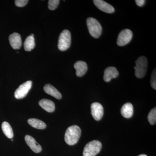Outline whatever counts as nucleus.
Listing matches in <instances>:
<instances>
[{
  "label": "nucleus",
  "mask_w": 156,
  "mask_h": 156,
  "mask_svg": "<svg viewBox=\"0 0 156 156\" xmlns=\"http://www.w3.org/2000/svg\"><path fill=\"white\" fill-rule=\"evenodd\" d=\"M81 134L80 128L77 126H70L65 134V140L68 145H73L79 141Z\"/></svg>",
  "instance_id": "obj_1"
},
{
  "label": "nucleus",
  "mask_w": 156,
  "mask_h": 156,
  "mask_svg": "<svg viewBox=\"0 0 156 156\" xmlns=\"http://www.w3.org/2000/svg\"><path fill=\"white\" fill-rule=\"evenodd\" d=\"M134 66L135 75L137 78H143L146 74L148 67L147 58L144 56H141L137 58L135 62Z\"/></svg>",
  "instance_id": "obj_2"
},
{
  "label": "nucleus",
  "mask_w": 156,
  "mask_h": 156,
  "mask_svg": "<svg viewBox=\"0 0 156 156\" xmlns=\"http://www.w3.org/2000/svg\"><path fill=\"white\" fill-rule=\"evenodd\" d=\"M87 25L90 35L95 38L100 36L102 33V27L99 22L93 17H89L87 19Z\"/></svg>",
  "instance_id": "obj_3"
},
{
  "label": "nucleus",
  "mask_w": 156,
  "mask_h": 156,
  "mask_svg": "<svg viewBox=\"0 0 156 156\" xmlns=\"http://www.w3.org/2000/svg\"><path fill=\"white\" fill-rule=\"evenodd\" d=\"M102 148V144L97 140H92L88 143L84 147L83 156H95L98 154Z\"/></svg>",
  "instance_id": "obj_4"
},
{
  "label": "nucleus",
  "mask_w": 156,
  "mask_h": 156,
  "mask_svg": "<svg viewBox=\"0 0 156 156\" xmlns=\"http://www.w3.org/2000/svg\"><path fill=\"white\" fill-rule=\"evenodd\" d=\"M71 43L70 32L67 30L62 32L58 38V48L60 51H65L69 48Z\"/></svg>",
  "instance_id": "obj_5"
},
{
  "label": "nucleus",
  "mask_w": 156,
  "mask_h": 156,
  "mask_svg": "<svg viewBox=\"0 0 156 156\" xmlns=\"http://www.w3.org/2000/svg\"><path fill=\"white\" fill-rule=\"evenodd\" d=\"M133 37V33L128 29L121 31L117 39V44L119 46H124L131 41Z\"/></svg>",
  "instance_id": "obj_6"
},
{
  "label": "nucleus",
  "mask_w": 156,
  "mask_h": 156,
  "mask_svg": "<svg viewBox=\"0 0 156 156\" xmlns=\"http://www.w3.org/2000/svg\"><path fill=\"white\" fill-rule=\"evenodd\" d=\"M32 85L31 81H27L21 84L15 91L14 96L17 99H21L26 96L29 91L30 90Z\"/></svg>",
  "instance_id": "obj_7"
},
{
  "label": "nucleus",
  "mask_w": 156,
  "mask_h": 156,
  "mask_svg": "<svg viewBox=\"0 0 156 156\" xmlns=\"http://www.w3.org/2000/svg\"><path fill=\"white\" fill-rule=\"evenodd\" d=\"M91 114L94 119L99 121L102 119L104 115V108L102 105L98 102H94L91 106Z\"/></svg>",
  "instance_id": "obj_8"
},
{
  "label": "nucleus",
  "mask_w": 156,
  "mask_h": 156,
  "mask_svg": "<svg viewBox=\"0 0 156 156\" xmlns=\"http://www.w3.org/2000/svg\"><path fill=\"white\" fill-rule=\"evenodd\" d=\"M93 2L98 9L105 13L112 14L115 11L112 6L103 0H94Z\"/></svg>",
  "instance_id": "obj_9"
},
{
  "label": "nucleus",
  "mask_w": 156,
  "mask_h": 156,
  "mask_svg": "<svg viewBox=\"0 0 156 156\" xmlns=\"http://www.w3.org/2000/svg\"><path fill=\"white\" fill-rule=\"evenodd\" d=\"M9 42L12 48L15 50H18L21 48L22 40L19 34L14 33L9 37Z\"/></svg>",
  "instance_id": "obj_10"
},
{
  "label": "nucleus",
  "mask_w": 156,
  "mask_h": 156,
  "mask_svg": "<svg viewBox=\"0 0 156 156\" xmlns=\"http://www.w3.org/2000/svg\"><path fill=\"white\" fill-rule=\"evenodd\" d=\"M25 140L27 145L34 152L38 153L41 151V146L37 142L32 136L29 135H26Z\"/></svg>",
  "instance_id": "obj_11"
},
{
  "label": "nucleus",
  "mask_w": 156,
  "mask_h": 156,
  "mask_svg": "<svg viewBox=\"0 0 156 156\" xmlns=\"http://www.w3.org/2000/svg\"><path fill=\"white\" fill-rule=\"evenodd\" d=\"M119 75L118 70L115 67H108L105 70L103 79L106 82H109L112 79L117 78Z\"/></svg>",
  "instance_id": "obj_12"
},
{
  "label": "nucleus",
  "mask_w": 156,
  "mask_h": 156,
  "mask_svg": "<svg viewBox=\"0 0 156 156\" xmlns=\"http://www.w3.org/2000/svg\"><path fill=\"white\" fill-rule=\"evenodd\" d=\"M74 66L76 70V75L79 77L84 76L88 70L87 63L83 61L76 62L75 63Z\"/></svg>",
  "instance_id": "obj_13"
},
{
  "label": "nucleus",
  "mask_w": 156,
  "mask_h": 156,
  "mask_svg": "<svg viewBox=\"0 0 156 156\" xmlns=\"http://www.w3.org/2000/svg\"><path fill=\"white\" fill-rule=\"evenodd\" d=\"M121 114L124 118L129 119L133 116L134 108L132 104L128 102L124 104L121 110Z\"/></svg>",
  "instance_id": "obj_14"
},
{
  "label": "nucleus",
  "mask_w": 156,
  "mask_h": 156,
  "mask_svg": "<svg viewBox=\"0 0 156 156\" xmlns=\"http://www.w3.org/2000/svg\"><path fill=\"white\" fill-rule=\"evenodd\" d=\"M44 89L46 93L53 96L56 99H60L62 98L61 93L51 84H46L44 87Z\"/></svg>",
  "instance_id": "obj_15"
},
{
  "label": "nucleus",
  "mask_w": 156,
  "mask_h": 156,
  "mask_svg": "<svg viewBox=\"0 0 156 156\" xmlns=\"http://www.w3.org/2000/svg\"><path fill=\"white\" fill-rule=\"evenodd\" d=\"M39 105L48 112H53L55 109V104L53 101L48 99H43L39 102Z\"/></svg>",
  "instance_id": "obj_16"
},
{
  "label": "nucleus",
  "mask_w": 156,
  "mask_h": 156,
  "mask_svg": "<svg viewBox=\"0 0 156 156\" xmlns=\"http://www.w3.org/2000/svg\"><path fill=\"white\" fill-rule=\"evenodd\" d=\"M28 122L32 127L37 129H44L47 127V125L44 122L36 119H29Z\"/></svg>",
  "instance_id": "obj_17"
},
{
  "label": "nucleus",
  "mask_w": 156,
  "mask_h": 156,
  "mask_svg": "<svg viewBox=\"0 0 156 156\" xmlns=\"http://www.w3.org/2000/svg\"><path fill=\"white\" fill-rule=\"evenodd\" d=\"M2 130L3 133L8 138H12L14 136L13 129L8 122H4L2 124Z\"/></svg>",
  "instance_id": "obj_18"
},
{
  "label": "nucleus",
  "mask_w": 156,
  "mask_h": 156,
  "mask_svg": "<svg viewBox=\"0 0 156 156\" xmlns=\"http://www.w3.org/2000/svg\"><path fill=\"white\" fill-rule=\"evenodd\" d=\"M35 46L34 38L31 36L27 37L24 43V50L27 51H30L33 50Z\"/></svg>",
  "instance_id": "obj_19"
},
{
  "label": "nucleus",
  "mask_w": 156,
  "mask_h": 156,
  "mask_svg": "<svg viewBox=\"0 0 156 156\" xmlns=\"http://www.w3.org/2000/svg\"><path fill=\"white\" fill-rule=\"evenodd\" d=\"M148 120L149 122L151 125L155 124L156 122V108H154L151 110L147 116Z\"/></svg>",
  "instance_id": "obj_20"
},
{
  "label": "nucleus",
  "mask_w": 156,
  "mask_h": 156,
  "mask_svg": "<svg viewBox=\"0 0 156 156\" xmlns=\"http://www.w3.org/2000/svg\"><path fill=\"white\" fill-rule=\"evenodd\" d=\"M59 0H50L48 2V8L50 10L56 9L59 5Z\"/></svg>",
  "instance_id": "obj_21"
},
{
  "label": "nucleus",
  "mask_w": 156,
  "mask_h": 156,
  "mask_svg": "<svg viewBox=\"0 0 156 156\" xmlns=\"http://www.w3.org/2000/svg\"><path fill=\"white\" fill-rule=\"evenodd\" d=\"M151 87L155 90L156 89V72L155 69L152 73L151 79Z\"/></svg>",
  "instance_id": "obj_22"
},
{
  "label": "nucleus",
  "mask_w": 156,
  "mask_h": 156,
  "mask_svg": "<svg viewBox=\"0 0 156 156\" xmlns=\"http://www.w3.org/2000/svg\"><path fill=\"white\" fill-rule=\"evenodd\" d=\"M27 0H16L15 4L17 7H23L25 6L28 3Z\"/></svg>",
  "instance_id": "obj_23"
},
{
  "label": "nucleus",
  "mask_w": 156,
  "mask_h": 156,
  "mask_svg": "<svg viewBox=\"0 0 156 156\" xmlns=\"http://www.w3.org/2000/svg\"><path fill=\"white\" fill-rule=\"evenodd\" d=\"M135 2L137 6L139 7H142L145 4V0H136Z\"/></svg>",
  "instance_id": "obj_24"
},
{
  "label": "nucleus",
  "mask_w": 156,
  "mask_h": 156,
  "mask_svg": "<svg viewBox=\"0 0 156 156\" xmlns=\"http://www.w3.org/2000/svg\"><path fill=\"white\" fill-rule=\"evenodd\" d=\"M138 156H147V155H146V154H140V155Z\"/></svg>",
  "instance_id": "obj_25"
},
{
  "label": "nucleus",
  "mask_w": 156,
  "mask_h": 156,
  "mask_svg": "<svg viewBox=\"0 0 156 156\" xmlns=\"http://www.w3.org/2000/svg\"><path fill=\"white\" fill-rule=\"evenodd\" d=\"M30 36H31L34 37V35L33 34H31Z\"/></svg>",
  "instance_id": "obj_26"
}]
</instances>
